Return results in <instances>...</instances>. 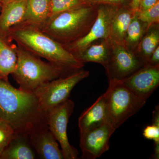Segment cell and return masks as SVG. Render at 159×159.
I'll use <instances>...</instances> for the list:
<instances>
[{
  "label": "cell",
  "instance_id": "obj_1",
  "mask_svg": "<svg viewBox=\"0 0 159 159\" xmlns=\"http://www.w3.org/2000/svg\"><path fill=\"white\" fill-rule=\"evenodd\" d=\"M48 116L34 93L15 88L0 79V119L9 123L17 135L29 136L35 128L48 125Z\"/></svg>",
  "mask_w": 159,
  "mask_h": 159
},
{
  "label": "cell",
  "instance_id": "obj_2",
  "mask_svg": "<svg viewBox=\"0 0 159 159\" xmlns=\"http://www.w3.org/2000/svg\"><path fill=\"white\" fill-rule=\"evenodd\" d=\"M7 39L15 42L17 45L33 55L44 58L70 73L79 70L84 66V64L74 54L36 26L20 23L9 30Z\"/></svg>",
  "mask_w": 159,
  "mask_h": 159
},
{
  "label": "cell",
  "instance_id": "obj_3",
  "mask_svg": "<svg viewBox=\"0 0 159 159\" xmlns=\"http://www.w3.org/2000/svg\"><path fill=\"white\" fill-rule=\"evenodd\" d=\"M99 4L88 3L49 18L39 28L63 46L85 36L96 20Z\"/></svg>",
  "mask_w": 159,
  "mask_h": 159
},
{
  "label": "cell",
  "instance_id": "obj_4",
  "mask_svg": "<svg viewBox=\"0 0 159 159\" xmlns=\"http://www.w3.org/2000/svg\"><path fill=\"white\" fill-rule=\"evenodd\" d=\"M16 45L17 62L11 75L23 90L34 93L47 83L72 73Z\"/></svg>",
  "mask_w": 159,
  "mask_h": 159
},
{
  "label": "cell",
  "instance_id": "obj_5",
  "mask_svg": "<svg viewBox=\"0 0 159 159\" xmlns=\"http://www.w3.org/2000/svg\"><path fill=\"white\" fill-rule=\"evenodd\" d=\"M105 94L107 122L116 130L136 114L147 101L119 80H109L108 88Z\"/></svg>",
  "mask_w": 159,
  "mask_h": 159
},
{
  "label": "cell",
  "instance_id": "obj_6",
  "mask_svg": "<svg viewBox=\"0 0 159 159\" xmlns=\"http://www.w3.org/2000/svg\"><path fill=\"white\" fill-rule=\"evenodd\" d=\"M89 74V71L80 69L40 87L34 93L42 110L48 114L51 110L66 101L74 87Z\"/></svg>",
  "mask_w": 159,
  "mask_h": 159
},
{
  "label": "cell",
  "instance_id": "obj_7",
  "mask_svg": "<svg viewBox=\"0 0 159 159\" xmlns=\"http://www.w3.org/2000/svg\"><path fill=\"white\" fill-rule=\"evenodd\" d=\"M119 7L99 4L97 18L88 33L76 41L63 47L75 56L91 44L110 38L112 21Z\"/></svg>",
  "mask_w": 159,
  "mask_h": 159
},
{
  "label": "cell",
  "instance_id": "obj_8",
  "mask_svg": "<svg viewBox=\"0 0 159 159\" xmlns=\"http://www.w3.org/2000/svg\"><path fill=\"white\" fill-rule=\"evenodd\" d=\"M74 106V102L68 99L48 113V127L61 146L65 159H76L78 157V151L70 144L67 134L68 123Z\"/></svg>",
  "mask_w": 159,
  "mask_h": 159
},
{
  "label": "cell",
  "instance_id": "obj_9",
  "mask_svg": "<svg viewBox=\"0 0 159 159\" xmlns=\"http://www.w3.org/2000/svg\"><path fill=\"white\" fill-rule=\"evenodd\" d=\"M111 40V51L105 68L109 80L124 79L145 65L136 53L129 51L121 44Z\"/></svg>",
  "mask_w": 159,
  "mask_h": 159
},
{
  "label": "cell",
  "instance_id": "obj_10",
  "mask_svg": "<svg viewBox=\"0 0 159 159\" xmlns=\"http://www.w3.org/2000/svg\"><path fill=\"white\" fill-rule=\"evenodd\" d=\"M116 129L107 123L80 132L82 158L95 159L109 150L110 139Z\"/></svg>",
  "mask_w": 159,
  "mask_h": 159
},
{
  "label": "cell",
  "instance_id": "obj_11",
  "mask_svg": "<svg viewBox=\"0 0 159 159\" xmlns=\"http://www.w3.org/2000/svg\"><path fill=\"white\" fill-rule=\"evenodd\" d=\"M121 80L139 97L147 100L159 86V65L145 64Z\"/></svg>",
  "mask_w": 159,
  "mask_h": 159
},
{
  "label": "cell",
  "instance_id": "obj_12",
  "mask_svg": "<svg viewBox=\"0 0 159 159\" xmlns=\"http://www.w3.org/2000/svg\"><path fill=\"white\" fill-rule=\"evenodd\" d=\"M29 139L41 158L64 159L57 141L48 125H43L31 131L29 134Z\"/></svg>",
  "mask_w": 159,
  "mask_h": 159
},
{
  "label": "cell",
  "instance_id": "obj_13",
  "mask_svg": "<svg viewBox=\"0 0 159 159\" xmlns=\"http://www.w3.org/2000/svg\"><path fill=\"white\" fill-rule=\"evenodd\" d=\"M1 8L0 36L7 39L9 30L24 20L27 2L26 0H11L2 5Z\"/></svg>",
  "mask_w": 159,
  "mask_h": 159
},
{
  "label": "cell",
  "instance_id": "obj_14",
  "mask_svg": "<svg viewBox=\"0 0 159 159\" xmlns=\"http://www.w3.org/2000/svg\"><path fill=\"white\" fill-rule=\"evenodd\" d=\"M107 122L106 100L105 93L82 113L78 119L80 132L99 126Z\"/></svg>",
  "mask_w": 159,
  "mask_h": 159
},
{
  "label": "cell",
  "instance_id": "obj_15",
  "mask_svg": "<svg viewBox=\"0 0 159 159\" xmlns=\"http://www.w3.org/2000/svg\"><path fill=\"white\" fill-rule=\"evenodd\" d=\"M111 51L110 38L100 40L91 44L75 56L80 62H95L106 68Z\"/></svg>",
  "mask_w": 159,
  "mask_h": 159
},
{
  "label": "cell",
  "instance_id": "obj_16",
  "mask_svg": "<svg viewBox=\"0 0 159 159\" xmlns=\"http://www.w3.org/2000/svg\"><path fill=\"white\" fill-rule=\"evenodd\" d=\"M136 12L129 5L119 7L111 25L110 38L124 46L126 31Z\"/></svg>",
  "mask_w": 159,
  "mask_h": 159
},
{
  "label": "cell",
  "instance_id": "obj_17",
  "mask_svg": "<svg viewBox=\"0 0 159 159\" xmlns=\"http://www.w3.org/2000/svg\"><path fill=\"white\" fill-rule=\"evenodd\" d=\"M27 8L22 22L40 28L49 19L51 0H26Z\"/></svg>",
  "mask_w": 159,
  "mask_h": 159
},
{
  "label": "cell",
  "instance_id": "obj_18",
  "mask_svg": "<svg viewBox=\"0 0 159 159\" xmlns=\"http://www.w3.org/2000/svg\"><path fill=\"white\" fill-rule=\"evenodd\" d=\"M16 46L0 36V79L8 80L9 75L15 69L17 59Z\"/></svg>",
  "mask_w": 159,
  "mask_h": 159
},
{
  "label": "cell",
  "instance_id": "obj_19",
  "mask_svg": "<svg viewBox=\"0 0 159 159\" xmlns=\"http://www.w3.org/2000/svg\"><path fill=\"white\" fill-rule=\"evenodd\" d=\"M28 136L16 135L1 154L2 159H34L35 154L30 147Z\"/></svg>",
  "mask_w": 159,
  "mask_h": 159
},
{
  "label": "cell",
  "instance_id": "obj_20",
  "mask_svg": "<svg viewBox=\"0 0 159 159\" xmlns=\"http://www.w3.org/2000/svg\"><path fill=\"white\" fill-rule=\"evenodd\" d=\"M159 45V24H156L146 31L137 48L136 54L147 64L152 52Z\"/></svg>",
  "mask_w": 159,
  "mask_h": 159
},
{
  "label": "cell",
  "instance_id": "obj_21",
  "mask_svg": "<svg viewBox=\"0 0 159 159\" xmlns=\"http://www.w3.org/2000/svg\"><path fill=\"white\" fill-rule=\"evenodd\" d=\"M147 30L146 25L139 20L135 14L126 31L124 46L129 51L136 54L139 43Z\"/></svg>",
  "mask_w": 159,
  "mask_h": 159
},
{
  "label": "cell",
  "instance_id": "obj_22",
  "mask_svg": "<svg viewBox=\"0 0 159 159\" xmlns=\"http://www.w3.org/2000/svg\"><path fill=\"white\" fill-rule=\"evenodd\" d=\"M86 0H51L50 17L88 3Z\"/></svg>",
  "mask_w": 159,
  "mask_h": 159
},
{
  "label": "cell",
  "instance_id": "obj_23",
  "mask_svg": "<svg viewBox=\"0 0 159 159\" xmlns=\"http://www.w3.org/2000/svg\"><path fill=\"white\" fill-rule=\"evenodd\" d=\"M14 129L7 121L0 119V154L16 136Z\"/></svg>",
  "mask_w": 159,
  "mask_h": 159
},
{
  "label": "cell",
  "instance_id": "obj_24",
  "mask_svg": "<svg viewBox=\"0 0 159 159\" xmlns=\"http://www.w3.org/2000/svg\"><path fill=\"white\" fill-rule=\"evenodd\" d=\"M137 17L145 23L147 30L152 25L159 24V2L152 7L143 11L136 12Z\"/></svg>",
  "mask_w": 159,
  "mask_h": 159
},
{
  "label": "cell",
  "instance_id": "obj_25",
  "mask_svg": "<svg viewBox=\"0 0 159 159\" xmlns=\"http://www.w3.org/2000/svg\"><path fill=\"white\" fill-rule=\"evenodd\" d=\"M143 135L145 139L159 143V125H148L143 130Z\"/></svg>",
  "mask_w": 159,
  "mask_h": 159
},
{
  "label": "cell",
  "instance_id": "obj_26",
  "mask_svg": "<svg viewBox=\"0 0 159 159\" xmlns=\"http://www.w3.org/2000/svg\"><path fill=\"white\" fill-rule=\"evenodd\" d=\"M89 3L97 4H107L122 7L128 6L130 4L131 0H86Z\"/></svg>",
  "mask_w": 159,
  "mask_h": 159
},
{
  "label": "cell",
  "instance_id": "obj_27",
  "mask_svg": "<svg viewBox=\"0 0 159 159\" xmlns=\"http://www.w3.org/2000/svg\"><path fill=\"white\" fill-rule=\"evenodd\" d=\"M159 2V0H141L137 11L140 12L148 10Z\"/></svg>",
  "mask_w": 159,
  "mask_h": 159
},
{
  "label": "cell",
  "instance_id": "obj_28",
  "mask_svg": "<svg viewBox=\"0 0 159 159\" xmlns=\"http://www.w3.org/2000/svg\"><path fill=\"white\" fill-rule=\"evenodd\" d=\"M147 64L151 66L159 65V46L152 52Z\"/></svg>",
  "mask_w": 159,
  "mask_h": 159
},
{
  "label": "cell",
  "instance_id": "obj_29",
  "mask_svg": "<svg viewBox=\"0 0 159 159\" xmlns=\"http://www.w3.org/2000/svg\"><path fill=\"white\" fill-rule=\"evenodd\" d=\"M152 124L159 125V107L157 105L152 113Z\"/></svg>",
  "mask_w": 159,
  "mask_h": 159
},
{
  "label": "cell",
  "instance_id": "obj_30",
  "mask_svg": "<svg viewBox=\"0 0 159 159\" xmlns=\"http://www.w3.org/2000/svg\"><path fill=\"white\" fill-rule=\"evenodd\" d=\"M141 1V0H131L129 6L136 12L138 11Z\"/></svg>",
  "mask_w": 159,
  "mask_h": 159
},
{
  "label": "cell",
  "instance_id": "obj_31",
  "mask_svg": "<svg viewBox=\"0 0 159 159\" xmlns=\"http://www.w3.org/2000/svg\"><path fill=\"white\" fill-rule=\"evenodd\" d=\"M153 158L158 159L159 158V143L154 142V153Z\"/></svg>",
  "mask_w": 159,
  "mask_h": 159
},
{
  "label": "cell",
  "instance_id": "obj_32",
  "mask_svg": "<svg viewBox=\"0 0 159 159\" xmlns=\"http://www.w3.org/2000/svg\"><path fill=\"white\" fill-rule=\"evenodd\" d=\"M11 1V0H2V5H3V4H6V3L8 2H10Z\"/></svg>",
  "mask_w": 159,
  "mask_h": 159
},
{
  "label": "cell",
  "instance_id": "obj_33",
  "mask_svg": "<svg viewBox=\"0 0 159 159\" xmlns=\"http://www.w3.org/2000/svg\"><path fill=\"white\" fill-rule=\"evenodd\" d=\"M1 6H2V0H0V7H1Z\"/></svg>",
  "mask_w": 159,
  "mask_h": 159
},
{
  "label": "cell",
  "instance_id": "obj_34",
  "mask_svg": "<svg viewBox=\"0 0 159 159\" xmlns=\"http://www.w3.org/2000/svg\"><path fill=\"white\" fill-rule=\"evenodd\" d=\"M0 159H1V154H0Z\"/></svg>",
  "mask_w": 159,
  "mask_h": 159
}]
</instances>
